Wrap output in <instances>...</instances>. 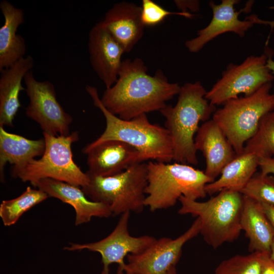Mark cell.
<instances>
[{
	"instance_id": "1",
	"label": "cell",
	"mask_w": 274,
	"mask_h": 274,
	"mask_svg": "<svg viewBox=\"0 0 274 274\" xmlns=\"http://www.w3.org/2000/svg\"><path fill=\"white\" fill-rule=\"evenodd\" d=\"M142 59L122 61L116 83L106 89L100 100L111 113L129 120L143 114L160 111L178 94L181 86L170 83L161 70L147 74Z\"/></svg>"
},
{
	"instance_id": "2",
	"label": "cell",
	"mask_w": 274,
	"mask_h": 274,
	"mask_svg": "<svg viewBox=\"0 0 274 274\" xmlns=\"http://www.w3.org/2000/svg\"><path fill=\"white\" fill-rule=\"evenodd\" d=\"M207 92L199 81L185 83L180 88L176 104L166 105L160 111L165 119L164 127L171 139L176 162L198 163L194 135L200 122L209 120L216 110L206 98Z\"/></svg>"
},
{
	"instance_id": "3",
	"label": "cell",
	"mask_w": 274,
	"mask_h": 274,
	"mask_svg": "<svg viewBox=\"0 0 274 274\" xmlns=\"http://www.w3.org/2000/svg\"><path fill=\"white\" fill-rule=\"evenodd\" d=\"M85 89L94 106L101 111L106 122V128L102 133L86 147H92L108 140H118L138 150L142 162L154 160L168 163L173 160L172 143L165 127L151 123L146 114L129 120L120 119L102 105L95 87L87 85Z\"/></svg>"
},
{
	"instance_id": "4",
	"label": "cell",
	"mask_w": 274,
	"mask_h": 274,
	"mask_svg": "<svg viewBox=\"0 0 274 274\" xmlns=\"http://www.w3.org/2000/svg\"><path fill=\"white\" fill-rule=\"evenodd\" d=\"M145 207L151 212L171 208L181 196L197 200L207 195L205 187L213 180L191 165L149 161L147 163Z\"/></svg>"
},
{
	"instance_id": "5",
	"label": "cell",
	"mask_w": 274,
	"mask_h": 274,
	"mask_svg": "<svg viewBox=\"0 0 274 274\" xmlns=\"http://www.w3.org/2000/svg\"><path fill=\"white\" fill-rule=\"evenodd\" d=\"M179 200L180 215L190 214L201 221L200 233L204 241L214 249L226 242H232L242 231L241 218L243 195L237 191L224 189L204 202L182 196Z\"/></svg>"
},
{
	"instance_id": "6",
	"label": "cell",
	"mask_w": 274,
	"mask_h": 274,
	"mask_svg": "<svg viewBox=\"0 0 274 274\" xmlns=\"http://www.w3.org/2000/svg\"><path fill=\"white\" fill-rule=\"evenodd\" d=\"M45 150L39 159H33L24 163L13 165L11 175L33 187L40 180L51 179L83 188L90 178L73 160V143L79 139V133L74 131L67 136H53L43 132Z\"/></svg>"
},
{
	"instance_id": "7",
	"label": "cell",
	"mask_w": 274,
	"mask_h": 274,
	"mask_svg": "<svg viewBox=\"0 0 274 274\" xmlns=\"http://www.w3.org/2000/svg\"><path fill=\"white\" fill-rule=\"evenodd\" d=\"M272 82L265 84L249 96L229 99L216 110L212 119L218 125L236 155L244 152L246 142L256 132L262 117L274 111Z\"/></svg>"
},
{
	"instance_id": "8",
	"label": "cell",
	"mask_w": 274,
	"mask_h": 274,
	"mask_svg": "<svg viewBox=\"0 0 274 274\" xmlns=\"http://www.w3.org/2000/svg\"><path fill=\"white\" fill-rule=\"evenodd\" d=\"M88 176V184L82 188L84 193L89 199L108 206L112 216L143 211L147 185V163L134 164L110 176Z\"/></svg>"
},
{
	"instance_id": "9",
	"label": "cell",
	"mask_w": 274,
	"mask_h": 274,
	"mask_svg": "<svg viewBox=\"0 0 274 274\" xmlns=\"http://www.w3.org/2000/svg\"><path fill=\"white\" fill-rule=\"evenodd\" d=\"M269 54L267 51L260 56L251 55L239 64H229L221 78L207 92L206 98L215 106L223 105L240 94L250 95L272 82L274 76L266 64Z\"/></svg>"
},
{
	"instance_id": "10",
	"label": "cell",
	"mask_w": 274,
	"mask_h": 274,
	"mask_svg": "<svg viewBox=\"0 0 274 274\" xmlns=\"http://www.w3.org/2000/svg\"><path fill=\"white\" fill-rule=\"evenodd\" d=\"M23 80L29 99L26 116L36 122L43 132L53 136L70 135L73 118L58 101L54 85L47 80H37L32 70L27 72Z\"/></svg>"
},
{
	"instance_id": "11",
	"label": "cell",
	"mask_w": 274,
	"mask_h": 274,
	"mask_svg": "<svg viewBox=\"0 0 274 274\" xmlns=\"http://www.w3.org/2000/svg\"><path fill=\"white\" fill-rule=\"evenodd\" d=\"M130 213L128 211L121 215L113 230L102 239L83 244L72 243L63 249L68 251L87 250L99 253L103 265L101 274H110L109 267L113 263L118 264V268L123 271L125 257L130 254L142 252L156 239L148 235L138 237L131 235L128 228Z\"/></svg>"
},
{
	"instance_id": "12",
	"label": "cell",
	"mask_w": 274,
	"mask_h": 274,
	"mask_svg": "<svg viewBox=\"0 0 274 274\" xmlns=\"http://www.w3.org/2000/svg\"><path fill=\"white\" fill-rule=\"evenodd\" d=\"M201 221L199 218L184 233L173 239L161 237L146 249L137 254H129L128 262L123 268L125 274H167L178 262L184 245L200 233Z\"/></svg>"
},
{
	"instance_id": "13",
	"label": "cell",
	"mask_w": 274,
	"mask_h": 274,
	"mask_svg": "<svg viewBox=\"0 0 274 274\" xmlns=\"http://www.w3.org/2000/svg\"><path fill=\"white\" fill-rule=\"evenodd\" d=\"M88 49L92 68L106 89L110 88L118 79L123 48L100 21L89 31Z\"/></svg>"
},
{
	"instance_id": "14",
	"label": "cell",
	"mask_w": 274,
	"mask_h": 274,
	"mask_svg": "<svg viewBox=\"0 0 274 274\" xmlns=\"http://www.w3.org/2000/svg\"><path fill=\"white\" fill-rule=\"evenodd\" d=\"M90 176L107 177L118 174L132 165L142 162L139 151L124 142L108 140L95 146H85Z\"/></svg>"
},
{
	"instance_id": "15",
	"label": "cell",
	"mask_w": 274,
	"mask_h": 274,
	"mask_svg": "<svg viewBox=\"0 0 274 274\" xmlns=\"http://www.w3.org/2000/svg\"><path fill=\"white\" fill-rule=\"evenodd\" d=\"M237 0H222L216 4L213 1L209 3L213 12V17L209 24L197 31V36L187 40L185 46L192 53L199 51L208 43L219 35L227 32H232L243 37L246 32L254 25L251 21L239 19L242 12H249L251 4L248 5L239 11H236L234 6L239 3Z\"/></svg>"
},
{
	"instance_id": "16",
	"label": "cell",
	"mask_w": 274,
	"mask_h": 274,
	"mask_svg": "<svg viewBox=\"0 0 274 274\" xmlns=\"http://www.w3.org/2000/svg\"><path fill=\"white\" fill-rule=\"evenodd\" d=\"M34 187L44 191L49 197L71 205L75 212L76 226L88 223L93 217L108 218L112 216L108 206L88 199L79 186L51 179H44L39 181Z\"/></svg>"
},
{
	"instance_id": "17",
	"label": "cell",
	"mask_w": 274,
	"mask_h": 274,
	"mask_svg": "<svg viewBox=\"0 0 274 274\" xmlns=\"http://www.w3.org/2000/svg\"><path fill=\"white\" fill-rule=\"evenodd\" d=\"M194 144L196 151L201 152L205 158L204 173L213 181L236 155L225 134L212 119L199 126Z\"/></svg>"
},
{
	"instance_id": "18",
	"label": "cell",
	"mask_w": 274,
	"mask_h": 274,
	"mask_svg": "<svg viewBox=\"0 0 274 274\" xmlns=\"http://www.w3.org/2000/svg\"><path fill=\"white\" fill-rule=\"evenodd\" d=\"M141 6L121 2L115 4L101 21L104 27L123 48L130 52L144 34L145 25L141 20Z\"/></svg>"
},
{
	"instance_id": "19",
	"label": "cell",
	"mask_w": 274,
	"mask_h": 274,
	"mask_svg": "<svg viewBox=\"0 0 274 274\" xmlns=\"http://www.w3.org/2000/svg\"><path fill=\"white\" fill-rule=\"evenodd\" d=\"M33 65V58L27 55L0 71V126H13V121L21 107L20 93L25 90L22 82Z\"/></svg>"
},
{
	"instance_id": "20",
	"label": "cell",
	"mask_w": 274,
	"mask_h": 274,
	"mask_svg": "<svg viewBox=\"0 0 274 274\" xmlns=\"http://www.w3.org/2000/svg\"><path fill=\"white\" fill-rule=\"evenodd\" d=\"M4 23L0 29V71L9 67L25 57L26 43L17 33V29L24 20L23 10L7 0L0 3Z\"/></svg>"
},
{
	"instance_id": "21",
	"label": "cell",
	"mask_w": 274,
	"mask_h": 274,
	"mask_svg": "<svg viewBox=\"0 0 274 274\" xmlns=\"http://www.w3.org/2000/svg\"><path fill=\"white\" fill-rule=\"evenodd\" d=\"M242 230L249 239V251L269 254L274 239L272 227L261 204L255 200L243 195V207L241 218Z\"/></svg>"
},
{
	"instance_id": "22",
	"label": "cell",
	"mask_w": 274,
	"mask_h": 274,
	"mask_svg": "<svg viewBox=\"0 0 274 274\" xmlns=\"http://www.w3.org/2000/svg\"><path fill=\"white\" fill-rule=\"evenodd\" d=\"M45 150L43 138L30 140L23 136L7 131L0 126V177L4 181V169L9 163L17 165L38 156H42Z\"/></svg>"
},
{
	"instance_id": "23",
	"label": "cell",
	"mask_w": 274,
	"mask_h": 274,
	"mask_svg": "<svg viewBox=\"0 0 274 274\" xmlns=\"http://www.w3.org/2000/svg\"><path fill=\"white\" fill-rule=\"evenodd\" d=\"M258 166V157L255 154L243 152L223 168L220 177L205 187L207 194L212 195L227 189L241 193L255 174Z\"/></svg>"
},
{
	"instance_id": "24",
	"label": "cell",
	"mask_w": 274,
	"mask_h": 274,
	"mask_svg": "<svg viewBox=\"0 0 274 274\" xmlns=\"http://www.w3.org/2000/svg\"><path fill=\"white\" fill-rule=\"evenodd\" d=\"M49 196L40 189L28 186L19 196L2 201L0 217L5 226L15 224L22 215L47 199Z\"/></svg>"
},
{
	"instance_id": "25",
	"label": "cell",
	"mask_w": 274,
	"mask_h": 274,
	"mask_svg": "<svg viewBox=\"0 0 274 274\" xmlns=\"http://www.w3.org/2000/svg\"><path fill=\"white\" fill-rule=\"evenodd\" d=\"M244 152L254 154L258 158L274 155V111L261 119L256 132L246 142Z\"/></svg>"
},
{
	"instance_id": "26",
	"label": "cell",
	"mask_w": 274,
	"mask_h": 274,
	"mask_svg": "<svg viewBox=\"0 0 274 274\" xmlns=\"http://www.w3.org/2000/svg\"><path fill=\"white\" fill-rule=\"evenodd\" d=\"M268 254L255 252L248 255H234L220 262L214 274H260Z\"/></svg>"
},
{
	"instance_id": "27",
	"label": "cell",
	"mask_w": 274,
	"mask_h": 274,
	"mask_svg": "<svg viewBox=\"0 0 274 274\" xmlns=\"http://www.w3.org/2000/svg\"><path fill=\"white\" fill-rule=\"evenodd\" d=\"M241 193L260 203L274 205V177L255 174Z\"/></svg>"
},
{
	"instance_id": "28",
	"label": "cell",
	"mask_w": 274,
	"mask_h": 274,
	"mask_svg": "<svg viewBox=\"0 0 274 274\" xmlns=\"http://www.w3.org/2000/svg\"><path fill=\"white\" fill-rule=\"evenodd\" d=\"M141 8V20L145 26L157 25L170 15H179L188 18L194 16L189 12L169 11L151 0H143Z\"/></svg>"
},
{
	"instance_id": "29",
	"label": "cell",
	"mask_w": 274,
	"mask_h": 274,
	"mask_svg": "<svg viewBox=\"0 0 274 274\" xmlns=\"http://www.w3.org/2000/svg\"><path fill=\"white\" fill-rule=\"evenodd\" d=\"M258 166L262 175H274V155L270 157L259 158Z\"/></svg>"
},
{
	"instance_id": "30",
	"label": "cell",
	"mask_w": 274,
	"mask_h": 274,
	"mask_svg": "<svg viewBox=\"0 0 274 274\" xmlns=\"http://www.w3.org/2000/svg\"><path fill=\"white\" fill-rule=\"evenodd\" d=\"M174 3L177 8L184 13L188 12V9L193 12L199 11V3L198 1H174Z\"/></svg>"
},
{
	"instance_id": "31",
	"label": "cell",
	"mask_w": 274,
	"mask_h": 274,
	"mask_svg": "<svg viewBox=\"0 0 274 274\" xmlns=\"http://www.w3.org/2000/svg\"><path fill=\"white\" fill-rule=\"evenodd\" d=\"M246 19L252 22L254 24H264V25H269L270 27V31L268 35V36L267 38L266 41V46L267 45L269 38L271 36V33L274 28V20L272 21H267L258 18V17L256 14H252L249 16H247Z\"/></svg>"
},
{
	"instance_id": "32",
	"label": "cell",
	"mask_w": 274,
	"mask_h": 274,
	"mask_svg": "<svg viewBox=\"0 0 274 274\" xmlns=\"http://www.w3.org/2000/svg\"><path fill=\"white\" fill-rule=\"evenodd\" d=\"M260 204L267 219L274 228V205L266 203H260Z\"/></svg>"
},
{
	"instance_id": "33",
	"label": "cell",
	"mask_w": 274,
	"mask_h": 274,
	"mask_svg": "<svg viewBox=\"0 0 274 274\" xmlns=\"http://www.w3.org/2000/svg\"><path fill=\"white\" fill-rule=\"evenodd\" d=\"M267 254L264 259L260 274H274V262Z\"/></svg>"
},
{
	"instance_id": "34",
	"label": "cell",
	"mask_w": 274,
	"mask_h": 274,
	"mask_svg": "<svg viewBox=\"0 0 274 274\" xmlns=\"http://www.w3.org/2000/svg\"><path fill=\"white\" fill-rule=\"evenodd\" d=\"M270 54H269V55ZM271 55H268L266 64L269 70L270 71L271 73L272 74H274V60H272V59L271 57Z\"/></svg>"
},
{
	"instance_id": "35",
	"label": "cell",
	"mask_w": 274,
	"mask_h": 274,
	"mask_svg": "<svg viewBox=\"0 0 274 274\" xmlns=\"http://www.w3.org/2000/svg\"><path fill=\"white\" fill-rule=\"evenodd\" d=\"M269 256L270 260L274 262V239L270 247Z\"/></svg>"
},
{
	"instance_id": "36",
	"label": "cell",
	"mask_w": 274,
	"mask_h": 274,
	"mask_svg": "<svg viewBox=\"0 0 274 274\" xmlns=\"http://www.w3.org/2000/svg\"><path fill=\"white\" fill-rule=\"evenodd\" d=\"M167 274H177L176 266H173L172 267L169 269Z\"/></svg>"
},
{
	"instance_id": "37",
	"label": "cell",
	"mask_w": 274,
	"mask_h": 274,
	"mask_svg": "<svg viewBox=\"0 0 274 274\" xmlns=\"http://www.w3.org/2000/svg\"><path fill=\"white\" fill-rule=\"evenodd\" d=\"M117 274H125V273L123 270H121L119 268H118L117 270Z\"/></svg>"
},
{
	"instance_id": "38",
	"label": "cell",
	"mask_w": 274,
	"mask_h": 274,
	"mask_svg": "<svg viewBox=\"0 0 274 274\" xmlns=\"http://www.w3.org/2000/svg\"><path fill=\"white\" fill-rule=\"evenodd\" d=\"M273 93H274V88H273Z\"/></svg>"
}]
</instances>
